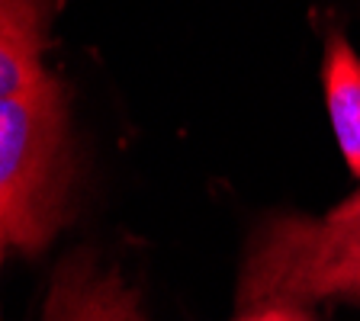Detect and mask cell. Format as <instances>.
<instances>
[{
  "mask_svg": "<svg viewBox=\"0 0 360 321\" xmlns=\"http://www.w3.org/2000/svg\"><path fill=\"white\" fill-rule=\"evenodd\" d=\"M71 145L58 77L0 100V257L39 254L68 218Z\"/></svg>",
  "mask_w": 360,
  "mask_h": 321,
  "instance_id": "6da1fadb",
  "label": "cell"
},
{
  "mask_svg": "<svg viewBox=\"0 0 360 321\" xmlns=\"http://www.w3.org/2000/svg\"><path fill=\"white\" fill-rule=\"evenodd\" d=\"M360 306V212L347 218L280 216L248 244L238 277V312L261 306Z\"/></svg>",
  "mask_w": 360,
  "mask_h": 321,
  "instance_id": "7a4b0ae2",
  "label": "cell"
},
{
  "mask_svg": "<svg viewBox=\"0 0 360 321\" xmlns=\"http://www.w3.org/2000/svg\"><path fill=\"white\" fill-rule=\"evenodd\" d=\"M45 321H148L135 289L94 257H68L55 270Z\"/></svg>",
  "mask_w": 360,
  "mask_h": 321,
  "instance_id": "3957f363",
  "label": "cell"
},
{
  "mask_svg": "<svg viewBox=\"0 0 360 321\" xmlns=\"http://www.w3.org/2000/svg\"><path fill=\"white\" fill-rule=\"evenodd\" d=\"M322 87L325 106H328L331 126H335L338 145L345 155L351 173L360 180V55L341 32H328L322 61ZM360 212V190L338 202L328 212L331 218H347Z\"/></svg>",
  "mask_w": 360,
  "mask_h": 321,
  "instance_id": "277c9868",
  "label": "cell"
},
{
  "mask_svg": "<svg viewBox=\"0 0 360 321\" xmlns=\"http://www.w3.org/2000/svg\"><path fill=\"white\" fill-rule=\"evenodd\" d=\"M55 0H0V100L42 81Z\"/></svg>",
  "mask_w": 360,
  "mask_h": 321,
  "instance_id": "5b68a950",
  "label": "cell"
},
{
  "mask_svg": "<svg viewBox=\"0 0 360 321\" xmlns=\"http://www.w3.org/2000/svg\"><path fill=\"white\" fill-rule=\"evenodd\" d=\"M235 321H319L302 306H261L251 312H241Z\"/></svg>",
  "mask_w": 360,
  "mask_h": 321,
  "instance_id": "8992f818",
  "label": "cell"
},
{
  "mask_svg": "<svg viewBox=\"0 0 360 321\" xmlns=\"http://www.w3.org/2000/svg\"><path fill=\"white\" fill-rule=\"evenodd\" d=\"M0 263H4V257H0ZM0 321H4V315H0Z\"/></svg>",
  "mask_w": 360,
  "mask_h": 321,
  "instance_id": "52a82bcc",
  "label": "cell"
}]
</instances>
